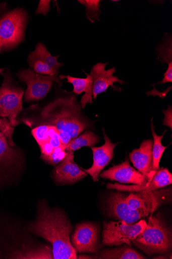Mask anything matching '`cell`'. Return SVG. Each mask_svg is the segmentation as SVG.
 <instances>
[{
  "instance_id": "23",
  "label": "cell",
  "mask_w": 172,
  "mask_h": 259,
  "mask_svg": "<svg viewBox=\"0 0 172 259\" xmlns=\"http://www.w3.org/2000/svg\"><path fill=\"white\" fill-rule=\"evenodd\" d=\"M151 121V131L153 137V145L152 148V155H153V170L157 171L160 169L159 167V163L162 157V156L167 148L162 145L161 141L164 136L166 131L164 132L161 136H158L154 130V126L153 123Z\"/></svg>"
},
{
  "instance_id": "22",
  "label": "cell",
  "mask_w": 172,
  "mask_h": 259,
  "mask_svg": "<svg viewBox=\"0 0 172 259\" xmlns=\"http://www.w3.org/2000/svg\"><path fill=\"white\" fill-rule=\"evenodd\" d=\"M59 57L52 56L47 51L46 47L43 44L38 43L35 50L30 54L28 59L41 61L50 66L56 72L60 73L59 70L64 64L58 62Z\"/></svg>"
},
{
  "instance_id": "21",
  "label": "cell",
  "mask_w": 172,
  "mask_h": 259,
  "mask_svg": "<svg viewBox=\"0 0 172 259\" xmlns=\"http://www.w3.org/2000/svg\"><path fill=\"white\" fill-rule=\"evenodd\" d=\"M100 137L90 130H86L77 138L72 139L67 146L66 151L75 152L82 147H92L99 142Z\"/></svg>"
},
{
  "instance_id": "34",
  "label": "cell",
  "mask_w": 172,
  "mask_h": 259,
  "mask_svg": "<svg viewBox=\"0 0 172 259\" xmlns=\"http://www.w3.org/2000/svg\"><path fill=\"white\" fill-rule=\"evenodd\" d=\"M6 5L5 4H0V9H2L4 8H5Z\"/></svg>"
},
{
  "instance_id": "7",
  "label": "cell",
  "mask_w": 172,
  "mask_h": 259,
  "mask_svg": "<svg viewBox=\"0 0 172 259\" xmlns=\"http://www.w3.org/2000/svg\"><path fill=\"white\" fill-rule=\"evenodd\" d=\"M19 79L27 85L24 102H35L44 99L50 92L54 82L62 84L59 75L44 76L36 73L31 69L20 70L17 74Z\"/></svg>"
},
{
  "instance_id": "32",
  "label": "cell",
  "mask_w": 172,
  "mask_h": 259,
  "mask_svg": "<svg viewBox=\"0 0 172 259\" xmlns=\"http://www.w3.org/2000/svg\"><path fill=\"white\" fill-rule=\"evenodd\" d=\"M39 147L41 154L50 155L54 152V148L48 142L43 143Z\"/></svg>"
},
{
  "instance_id": "20",
  "label": "cell",
  "mask_w": 172,
  "mask_h": 259,
  "mask_svg": "<svg viewBox=\"0 0 172 259\" xmlns=\"http://www.w3.org/2000/svg\"><path fill=\"white\" fill-rule=\"evenodd\" d=\"M99 258L103 259H143L145 256L140 254L131 245L125 244L124 245L113 249L102 250Z\"/></svg>"
},
{
  "instance_id": "13",
  "label": "cell",
  "mask_w": 172,
  "mask_h": 259,
  "mask_svg": "<svg viewBox=\"0 0 172 259\" xmlns=\"http://www.w3.org/2000/svg\"><path fill=\"white\" fill-rule=\"evenodd\" d=\"M73 153L67 152L65 159L52 171L53 179L58 185L74 184L88 176L74 160Z\"/></svg>"
},
{
  "instance_id": "4",
  "label": "cell",
  "mask_w": 172,
  "mask_h": 259,
  "mask_svg": "<svg viewBox=\"0 0 172 259\" xmlns=\"http://www.w3.org/2000/svg\"><path fill=\"white\" fill-rule=\"evenodd\" d=\"M4 80L0 87V117L8 118L12 126L15 127L21 123L18 115L23 109V88L14 81L9 72L4 75Z\"/></svg>"
},
{
  "instance_id": "17",
  "label": "cell",
  "mask_w": 172,
  "mask_h": 259,
  "mask_svg": "<svg viewBox=\"0 0 172 259\" xmlns=\"http://www.w3.org/2000/svg\"><path fill=\"white\" fill-rule=\"evenodd\" d=\"M152 139L145 140L138 149L130 154V158L137 170L148 178L151 181L157 171L153 170Z\"/></svg>"
},
{
  "instance_id": "24",
  "label": "cell",
  "mask_w": 172,
  "mask_h": 259,
  "mask_svg": "<svg viewBox=\"0 0 172 259\" xmlns=\"http://www.w3.org/2000/svg\"><path fill=\"white\" fill-rule=\"evenodd\" d=\"M58 130L54 126L41 125L32 129V134L39 146L44 143L50 142L51 139L57 133Z\"/></svg>"
},
{
  "instance_id": "10",
  "label": "cell",
  "mask_w": 172,
  "mask_h": 259,
  "mask_svg": "<svg viewBox=\"0 0 172 259\" xmlns=\"http://www.w3.org/2000/svg\"><path fill=\"white\" fill-rule=\"evenodd\" d=\"M171 198V187H164L151 191L131 193L126 198L129 205L134 209L145 208L152 213L160 206L169 203Z\"/></svg>"
},
{
  "instance_id": "6",
  "label": "cell",
  "mask_w": 172,
  "mask_h": 259,
  "mask_svg": "<svg viewBox=\"0 0 172 259\" xmlns=\"http://www.w3.org/2000/svg\"><path fill=\"white\" fill-rule=\"evenodd\" d=\"M146 225L145 220H141L134 225L122 221L104 222L102 243L109 246L131 245V241L143 232Z\"/></svg>"
},
{
  "instance_id": "29",
  "label": "cell",
  "mask_w": 172,
  "mask_h": 259,
  "mask_svg": "<svg viewBox=\"0 0 172 259\" xmlns=\"http://www.w3.org/2000/svg\"><path fill=\"white\" fill-rule=\"evenodd\" d=\"M50 1L48 0H42L39 3L38 7L37 8L36 14H42L46 16L48 12L50 11Z\"/></svg>"
},
{
  "instance_id": "16",
  "label": "cell",
  "mask_w": 172,
  "mask_h": 259,
  "mask_svg": "<svg viewBox=\"0 0 172 259\" xmlns=\"http://www.w3.org/2000/svg\"><path fill=\"white\" fill-rule=\"evenodd\" d=\"M105 144L100 147H91L93 152V163L88 169H82L92 177L94 182L99 181V176L105 167L108 165L113 157V151L118 144H113L103 130Z\"/></svg>"
},
{
  "instance_id": "3",
  "label": "cell",
  "mask_w": 172,
  "mask_h": 259,
  "mask_svg": "<svg viewBox=\"0 0 172 259\" xmlns=\"http://www.w3.org/2000/svg\"><path fill=\"white\" fill-rule=\"evenodd\" d=\"M131 242L149 255L165 254L171 249V232L160 217L151 214L145 229Z\"/></svg>"
},
{
  "instance_id": "31",
  "label": "cell",
  "mask_w": 172,
  "mask_h": 259,
  "mask_svg": "<svg viewBox=\"0 0 172 259\" xmlns=\"http://www.w3.org/2000/svg\"><path fill=\"white\" fill-rule=\"evenodd\" d=\"M59 133L61 145L67 146L72 140L71 135L65 131H59Z\"/></svg>"
},
{
  "instance_id": "8",
  "label": "cell",
  "mask_w": 172,
  "mask_h": 259,
  "mask_svg": "<svg viewBox=\"0 0 172 259\" xmlns=\"http://www.w3.org/2000/svg\"><path fill=\"white\" fill-rule=\"evenodd\" d=\"M126 196L120 192L111 194L106 202L108 213L127 224H132L140 219L153 214L145 208L134 209L126 201Z\"/></svg>"
},
{
  "instance_id": "27",
  "label": "cell",
  "mask_w": 172,
  "mask_h": 259,
  "mask_svg": "<svg viewBox=\"0 0 172 259\" xmlns=\"http://www.w3.org/2000/svg\"><path fill=\"white\" fill-rule=\"evenodd\" d=\"M14 127L11 126L10 121L6 117H0V133H3L7 137L9 145L12 147H16L13 141Z\"/></svg>"
},
{
  "instance_id": "33",
  "label": "cell",
  "mask_w": 172,
  "mask_h": 259,
  "mask_svg": "<svg viewBox=\"0 0 172 259\" xmlns=\"http://www.w3.org/2000/svg\"><path fill=\"white\" fill-rule=\"evenodd\" d=\"M5 70V68H0V74H2L4 76V71Z\"/></svg>"
},
{
  "instance_id": "1",
  "label": "cell",
  "mask_w": 172,
  "mask_h": 259,
  "mask_svg": "<svg viewBox=\"0 0 172 259\" xmlns=\"http://www.w3.org/2000/svg\"><path fill=\"white\" fill-rule=\"evenodd\" d=\"M18 120L33 129L41 125L55 127L68 133L72 139L85 130L94 129V121L83 112L77 96L66 91L45 104L32 105L24 110Z\"/></svg>"
},
{
  "instance_id": "28",
  "label": "cell",
  "mask_w": 172,
  "mask_h": 259,
  "mask_svg": "<svg viewBox=\"0 0 172 259\" xmlns=\"http://www.w3.org/2000/svg\"><path fill=\"white\" fill-rule=\"evenodd\" d=\"M67 152L64 151L61 152H53L50 155L41 154L40 158L46 163L55 166L62 162L66 157Z\"/></svg>"
},
{
  "instance_id": "2",
  "label": "cell",
  "mask_w": 172,
  "mask_h": 259,
  "mask_svg": "<svg viewBox=\"0 0 172 259\" xmlns=\"http://www.w3.org/2000/svg\"><path fill=\"white\" fill-rule=\"evenodd\" d=\"M29 230L51 244L54 258H77L70 241L72 226L62 210L48 207L44 201H40L37 219L30 225Z\"/></svg>"
},
{
  "instance_id": "15",
  "label": "cell",
  "mask_w": 172,
  "mask_h": 259,
  "mask_svg": "<svg viewBox=\"0 0 172 259\" xmlns=\"http://www.w3.org/2000/svg\"><path fill=\"white\" fill-rule=\"evenodd\" d=\"M172 183V175L167 168H161L157 170L153 179L143 185H126L119 183H108L107 188L116 190L118 192H138L141 191H151L160 189Z\"/></svg>"
},
{
  "instance_id": "25",
  "label": "cell",
  "mask_w": 172,
  "mask_h": 259,
  "mask_svg": "<svg viewBox=\"0 0 172 259\" xmlns=\"http://www.w3.org/2000/svg\"><path fill=\"white\" fill-rule=\"evenodd\" d=\"M78 2L86 7V17L90 21L100 20V0H79Z\"/></svg>"
},
{
  "instance_id": "14",
  "label": "cell",
  "mask_w": 172,
  "mask_h": 259,
  "mask_svg": "<svg viewBox=\"0 0 172 259\" xmlns=\"http://www.w3.org/2000/svg\"><path fill=\"white\" fill-rule=\"evenodd\" d=\"M99 177L122 183L139 185H143L147 182H150L148 178L130 165L128 159L118 165L103 171L100 174Z\"/></svg>"
},
{
  "instance_id": "9",
  "label": "cell",
  "mask_w": 172,
  "mask_h": 259,
  "mask_svg": "<svg viewBox=\"0 0 172 259\" xmlns=\"http://www.w3.org/2000/svg\"><path fill=\"white\" fill-rule=\"evenodd\" d=\"M24 161L21 149L11 147L6 136L0 133V182L17 174L22 168Z\"/></svg>"
},
{
  "instance_id": "5",
  "label": "cell",
  "mask_w": 172,
  "mask_h": 259,
  "mask_svg": "<svg viewBox=\"0 0 172 259\" xmlns=\"http://www.w3.org/2000/svg\"><path fill=\"white\" fill-rule=\"evenodd\" d=\"M27 14L16 9L0 19V52L14 48L24 37Z\"/></svg>"
},
{
  "instance_id": "12",
  "label": "cell",
  "mask_w": 172,
  "mask_h": 259,
  "mask_svg": "<svg viewBox=\"0 0 172 259\" xmlns=\"http://www.w3.org/2000/svg\"><path fill=\"white\" fill-rule=\"evenodd\" d=\"M108 63H97L94 65L90 71V75L93 78V99L95 100L98 95L106 91L109 87H111L114 90L121 91V88L114 86L115 82L120 84L126 83L124 81L118 79L113 74L116 72V67H113L106 70L105 67Z\"/></svg>"
},
{
  "instance_id": "26",
  "label": "cell",
  "mask_w": 172,
  "mask_h": 259,
  "mask_svg": "<svg viewBox=\"0 0 172 259\" xmlns=\"http://www.w3.org/2000/svg\"><path fill=\"white\" fill-rule=\"evenodd\" d=\"M29 64L33 68L34 72L38 74H44L47 76L59 75L50 66L44 62L36 59H28Z\"/></svg>"
},
{
  "instance_id": "19",
  "label": "cell",
  "mask_w": 172,
  "mask_h": 259,
  "mask_svg": "<svg viewBox=\"0 0 172 259\" xmlns=\"http://www.w3.org/2000/svg\"><path fill=\"white\" fill-rule=\"evenodd\" d=\"M158 58L162 63L168 64V68L164 74L162 80L157 84L172 82V40L171 34L165 35V39L156 49Z\"/></svg>"
},
{
  "instance_id": "18",
  "label": "cell",
  "mask_w": 172,
  "mask_h": 259,
  "mask_svg": "<svg viewBox=\"0 0 172 259\" xmlns=\"http://www.w3.org/2000/svg\"><path fill=\"white\" fill-rule=\"evenodd\" d=\"M86 75L87 77L85 78L74 77L69 75L59 76L61 80L66 79L67 82L73 85L72 93L77 95H80L85 92L80 102L82 109L85 108L87 104H92L93 103V78L90 75L86 74Z\"/></svg>"
},
{
  "instance_id": "11",
  "label": "cell",
  "mask_w": 172,
  "mask_h": 259,
  "mask_svg": "<svg viewBox=\"0 0 172 259\" xmlns=\"http://www.w3.org/2000/svg\"><path fill=\"white\" fill-rule=\"evenodd\" d=\"M99 239L97 227L91 223H84L77 226L72 236L71 244L77 252L96 253Z\"/></svg>"
},
{
  "instance_id": "30",
  "label": "cell",
  "mask_w": 172,
  "mask_h": 259,
  "mask_svg": "<svg viewBox=\"0 0 172 259\" xmlns=\"http://www.w3.org/2000/svg\"><path fill=\"white\" fill-rule=\"evenodd\" d=\"M162 112L164 114V118L163 120V125L169 127L170 130L172 129L171 117H172V108L170 105L168 106L166 110H163Z\"/></svg>"
}]
</instances>
